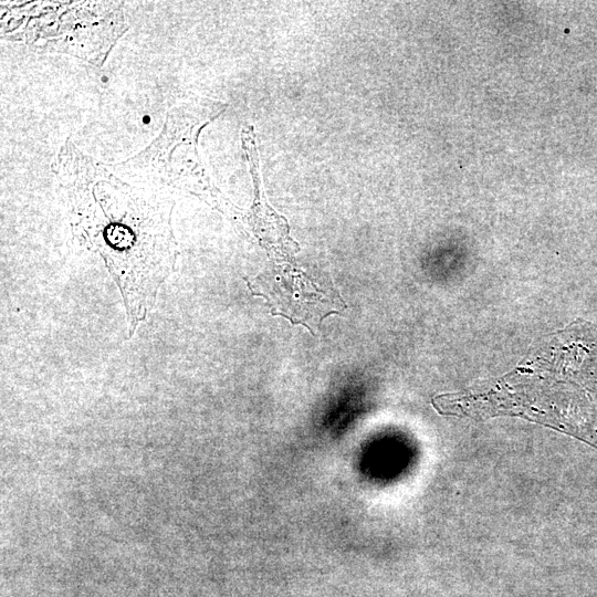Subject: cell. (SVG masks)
Segmentation results:
<instances>
[{
  "mask_svg": "<svg viewBox=\"0 0 597 597\" xmlns=\"http://www.w3.org/2000/svg\"><path fill=\"white\" fill-rule=\"evenodd\" d=\"M121 2L30 1L1 4V38L102 67L128 30Z\"/></svg>",
  "mask_w": 597,
  "mask_h": 597,
  "instance_id": "obj_3",
  "label": "cell"
},
{
  "mask_svg": "<svg viewBox=\"0 0 597 597\" xmlns=\"http://www.w3.org/2000/svg\"><path fill=\"white\" fill-rule=\"evenodd\" d=\"M227 107L221 101L198 95L177 102L160 133L134 156L109 165L111 170L133 185L195 196L220 211L237 213L212 184L198 149L201 130Z\"/></svg>",
  "mask_w": 597,
  "mask_h": 597,
  "instance_id": "obj_2",
  "label": "cell"
},
{
  "mask_svg": "<svg viewBox=\"0 0 597 597\" xmlns=\"http://www.w3.org/2000/svg\"><path fill=\"white\" fill-rule=\"evenodd\" d=\"M51 170L66 199L74 239L101 256L121 292L132 336L176 266L172 195L122 179L70 138Z\"/></svg>",
  "mask_w": 597,
  "mask_h": 597,
  "instance_id": "obj_1",
  "label": "cell"
}]
</instances>
